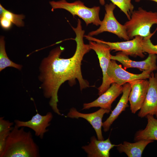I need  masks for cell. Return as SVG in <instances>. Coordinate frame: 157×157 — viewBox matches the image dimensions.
<instances>
[{
	"label": "cell",
	"instance_id": "cell-15",
	"mask_svg": "<svg viewBox=\"0 0 157 157\" xmlns=\"http://www.w3.org/2000/svg\"><path fill=\"white\" fill-rule=\"evenodd\" d=\"M117 145L112 144L109 138L105 140H100L94 136L91 137L90 143L82 148L87 154L88 157H109L110 150Z\"/></svg>",
	"mask_w": 157,
	"mask_h": 157
},
{
	"label": "cell",
	"instance_id": "cell-10",
	"mask_svg": "<svg viewBox=\"0 0 157 157\" xmlns=\"http://www.w3.org/2000/svg\"><path fill=\"white\" fill-rule=\"evenodd\" d=\"M149 86L143 104L138 113L141 118L148 115H154L157 113V73H151Z\"/></svg>",
	"mask_w": 157,
	"mask_h": 157
},
{
	"label": "cell",
	"instance_id": "cell-27",
	"mask_svg": "<svg viewBox=\"0 0 157 157\" xmlns=\"http://www.w3.org/2000/svg\"><path fill=\"white\" fill-rule=\"evenodd\" d=\"M134 0L135 2H139L140 1H141V0ZM150 0V1H152L156 2L157 3V0Z\"/></svg>",
	"mask_w": 157,
	"mask_h": 157
},
{
	"label": "cell",
	"instance_id": "cell-1",
	"mask_svg": "<svg viewBox=\"0 0 157 157\" xmlns=\"http://www.w3.org/2000/svg\"><path fill=\"white\" fill-rule=\"evenodd\" d=\"M72 27L76 34L74 40L76 44L73 56L68 58H61L60 55L65 48L58 47L42 60L40 67L39 78L42 83L41 88L44 95L50 99L49 104L54 112L61 116L63 115L60 113L57 106L58 92L61 85L68 81L69 85L72 86L76 84L77 79L81 91L90 86L88 81L83 78L81 65L84 56L91 49L89 44L84 42L85 32L82 29L81 20L78 19L76 27Z\"/></svg>",
	"mask_w": 157,
	"mask_h": 157
},
{
	"label": "cell",
	"instance_id": "cell-26",
	"mask_svg": "<svg viewBox=\"0 0 157 157\" xmlns=\"http://www.w3.org/2000/svg\"><path fill=\"white\" fill-rule=\"evenodd\" d=\"M6 9L2 6L0 4V17L2 16Z\"/></svg>",
	"mask_w": 157,
	"mask_h": 157
},
{
	"label": "cell",
	"instance_id": "cell-20",
	"mask_svg": "<svg viewBox=\"0 0 157 157\" xmlns=\"http://www.w3.org/2000/svg\"><path fill=\"white\" fill-rule=\"evenodd\" d=\"M110 0L124 13L129 20L130 19L131 14L134 8V6L131 3V0ZM99 2L102 5L105 4V0H99Z\"/></svg>",
	"mask_w": 157,
	"mask_h": 157
},
{
	"label": "cell",
	"instance_id": "cell-19",
	"mask_svg": "<svg viewBox=\"0 0 157 157\" xmlns=\"http://www.w3.org/2000/svg\"><path fill=\"white\" fill-rule=\"evenodd\" d=\"M8 67H14L20 70L22 66L13 62L9 58L5 50L4 37L1 36L0 39V71Z\"/></svg>",
	"mask_w": 157,
	"mask_h": 157
},
{
	"label": "cell",
	"instance_id": "cell-6",
	"mask_svg": "<svg viewBox=\"0 0 157 157\" xmlns=\"http://www.w3.org/2000/svg\"><path fill=\"white\" fill-rule=\"evenodd\" d=\"M89 45L90 49L94 50L97 54L102 72V83L98 88V94L100 96L107 90L113 83L107 74L108 68L111 60V49L108 45L101 42L90 41Z\"/></svg>",
	"mask_w": 157,
	"mask_h": 157
},
{
	"label": "cell",
	"instance_id": "cell-23",
	"mask_svg": "<svg viewBox=\"0 0 157 157\" xmlns=\"http://www.w3.org/2000/svg\"><path fill=\"white\" fill-rule=\"evenodd\" d=\"M4 117H0V133L12 128L14 123L4 119Z\"/></svg>",
	"mask_w": 157,
	"mask_h": 157
},
{
	"label": "cell",
	"instance_id": "cell-21",
	"mask_svg": "<svg viewBox=\"0 0 157 157\" xmlns=\"http://www.w3.org/2000/svg\"><path fill=\"white\" fill-rule=\"evenodd\" d=\"M1 17L5 18L12 24L18 27L23 26L24 23L23 19L25 16L23 15H17L13 13L9 10H5Z\"/></svg>",
	"mask_w": 157,
	"mask_h": 157
},
{
	"label": "cell",
	"instance_id": "cell-13",
	"mask_svg": "<svg viewBox=\"0 0 157 157\" xmlns=\"http://www.w3.org/2000/svg\"><path fill=\"white\" fill-rule=\"evenodd\" d=\"M111 110L101 108L96 112L90 113H83L79 112L74 108H71L67 114V117L72 118H82L87 120L92 126L95 131L97 139L104 140L101 128L102 119L104 115L108 113Z\"/></svg>",
	"mask_w": 157,
	"mask_h": 157
},
{
	"label": "cell",
	"instance_id": "cell-8",
	"mask_svg": "<svg viewBox=\"0 0 157 157\" xmlns=\"http://www.w3.org/2000/svg\"><path fill=\"white\" fill-rule=\"evenodd\" d=\"M151 72L144 70L140 74L131 73L124 69L113 60H110L107 70L108 75L113 83H115L119 85L134 80L149 78Z\"/></svg>",
	"mask_w": 157,
	"mask_h": 157
},
{
	"label": "cell",
	"instance_id": "cell-14",
	"mask_svg": "<svg viewBox=\"0 0 157 157\" xmlns=\"http://www.w3.org/2000/svg\"><path fill=\"white\" fill-rule=\"evenodd\" d=\"M123 86L115 83L105 92L92 102L83 104V110L88 109L92 107H100L111 110L113 102L122 93Z\"/></svg>",
	"mask_w": 157,
	"mask_h": 157
},
{
	"label": "cell",
	"instance_id": "cell-18",
	"mask_svg": "<svg viewBox=\"0 0 157 157\" xmlns=\"http://www.w3.org/2000/svg\"><path fill=\"white\" fill-rule=\"evenodd\" d=\"M147 123L144 129L138 131L135 134L134 140H157V119L153 115L146 116Z\"/></svg>",
	"mask_w": 157,
	"mask_h": 157
},
{
	"label": "cell",
	"instance_id": "cell-11",
	"mask_svg": "<svg viewBox=\"0 0 157 157\" xmlns=\"http://www.w3.org/2000/svg\"><path fill=\"white\" fill-rule=\"evenodd\" d=\"M131 90L129 97L130 109L135 114L140 109L144 101L149 86V81L139 79L129 82Z\"/></svg>",
	"mask_w": 157,
	"mask_h": 157
},
{
	"label": "cell",
	"instance_id": "cell-24",
	"mask_svg": "<svg viewBox=\"0 0 157 157\" xmlns=\"http://www.w3.org/2000/svg\"><path fill=\"white\" fill-rule=\"evenodd\" d=\"M13 128L0 133V154L3 150L7 138Z\"/></svg>",
	"mask_w": 157,
	"mask_h": 157
},
{
	"label": "cell",
	"instance_id": "cell-5",
	"mask_svg": "<svg viewBox=\"0 0 157 157\" xmlns=\"http://www.w3.org/2000/svg\"><path fill=\"white\" fill-rule=\"evenodd\" d=\"M116 6L112 3L105 6L106 13L100 27L96 30L90 32L88 35L92 36L108 32L115 34L120 38L126 41L130 40L125 26L120 24L114 16V11Z\"/></svg>",
	"mask_w": 157,
	"mask_h": 157
},
{
	"label": "cell",
	"instance_id": "cell-28",
	"mask_svg": "<svg viewBox=\"0 0 157 157\" xmlns=\"http://www.w3.org/2000/svg\"><path fill=\"white\" fill-rule=\"evenodd\" d=\"M155 115H156V117L157 118V113Z\"/></svg>",
	"mask_w": 157,
	"mask_h": 157
},
{
	"label": "cell",
	"instance_id": "cell-17",
	"mask_svg": "<svg viewBox=\"0 0 157 157\" xmlns=\"http://www.w3.org/2000/svg\"><path fill=\"white\" fill-rule=\"evenodd\" d=\"M151 140H144L131 143L124 141L117 145V149L120 153H124L129 157H141L147 145L153 142Z\"/></svg>",
	"mask_w": 157,
	"mask_h": 157
},
{
	"label": "cell",
	"instance_id": "cell-9",
	"mask_svg": "<svg viewBox=\"0 0 157 157\" xmlns=\"http://www.w3.org/2000/svg\"><path fill=\"white\" fill-rule=\"evenodd\" d=\"M37 113L28 121H24L15 119L14 122L15 125L18 128L27 127L33 130L36 136L40 139H43L44 134L48 131L47 128L50 125L53 115L51 112H48L44 115L39 113L36 110Z\"/></svg>",
	"mask_w": 157,
	"mask_h": 157
},
{
	"label": "cell",
	"instance_id": "cell-4",
	"mask_svg": "<svg viewBox=\"0 0 157 157\" xmlns=\"http://www.w3.org/2000/svg\"><path fill=\"white\" fill-rule=\"evenodd\" d=\"M49 3L52 7V11L56 9L65 10L73 17L76 15L83 19L87 26L92 23L98 26L101 23L99 16L100 8L99 6L88 8L80 1L69 3L66 0H61L56 1H51Z\"/></svg>",
	"mask_w": 157,
	"mask_h": 157
},
{
	"label": "cell",
	"instance_id": "cell-7",
	"mask_svg": "<svg viewBox=\"0 0 157 157\" xmlns=\"http://www.w3.org/2000/svg\"><path fill=\"white\" fill-rule=\"evenodd\" d=\"M84 37L89 41L105 43L110 47L111 50L121 51L129 55L138 56L141 58H143L145 56L142 45L143 37L140 36H136L131 40L116 42L104 41L88 35H84Z\"/></svg>",
	"mask_w": 157,
	"mask_h": 157
},
{
	"label": "cell",
	"instance_id": "cell-3",
	"mask_svg": "<svg viewBox=\"0 0 157 157\" xmlns=\"http://www.w3.org/2000/svg\"><path fill=\"white\" fill-rule=\"evenodd\" d=\"M157 24V12L148 11L141 7L133 10L130 19L124 25L130 40L137 35L143 38L151 35L150 29L152 26Z\"/></svg>",
	"mask_w": 157,
	"mask_h": 157
},
{
	"label": "cell",
	"instance_id": "cell-25",
	"mask_svg": "<svg viewBox=\"0 0 157 157\" xmlns=\"http://www.w3.org/2000/svg\"><path fill=\"white\" fill-rule=\"evenodd\" d=\"M0 23L1 27L6 30L10 29L12 24L10 21L3 17H0Z\"/></svg>",
	"mask_w": 157,
	"mask_h": 157
},
{
	"label": "cell",
	"instance_id": "cell-12",
	"mask_svg": "<svg viewBox=\"0 0 157 157\" xmlns=\"http://www.w3.org/2000/svg\"><path fill=\"white\" fill-rule=\"evenodd\" d=\"M129 56L123 52L119 51L115 56L111 55V59L121 63L125 69L135 68L141 71L147 70L152 72L157 69V56L156 54H149L146 59L139 61L131 60Z\"/></svg>",
	"mask_w": 157,
	"mask_h": 157
},
{
	"label": "cell",
	"instance_id": "cell-2",
	"mask_svg": "<svg viewBox=\"0 0 157 157\" xmlns=\"http://www.w3.org/2000/svg\"><path fill=\"white\" fill-rule=\"evenodd\" d=\"M15 125L8 136L0 157H38L39 147L34 141L32 133L26 131L24 127Z\"/></svg>",
	"mask_w": 157,
	"mask_h": 157
},
{
	"label": "cell",
	"instance_id": "cell-16",
	"mask_svg": "<svg viewBox=\"0 0 157 157\" xmlns=\"http://www.w3.org/2000/svg\"><path fill=\"white\" fill-rule=\"evenodd\" d=\"M131 90V86L129 83H125L123 85V94L120 100L109 117L103 123L102 127L105 132L109 130L113 122L129 106L128 102Z\"/></svg>",
	"mask_w": 157,
	"mask_h": 157
},
{
	"label": "cell",
	"instance_id": "cell-22",
	"mask_svg": "<svg viewBox=\"0 0 157 157\" xmlns=\"http://www.w3.org/2000/svg\"><path fill=\"white\" fill-rule=\"evenodd\" d=\"M155 31L150 35L143 38L142 45L144 53L157 54V44L154 45L151 42L150 38Z\"/></svg>",
	"mask_w": 157,
	"mask_h": 157
}]
</instances>
